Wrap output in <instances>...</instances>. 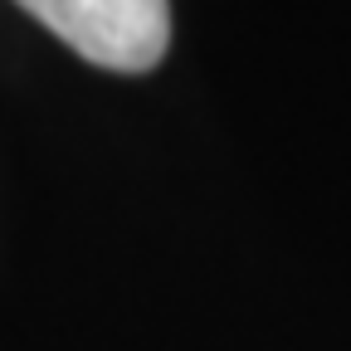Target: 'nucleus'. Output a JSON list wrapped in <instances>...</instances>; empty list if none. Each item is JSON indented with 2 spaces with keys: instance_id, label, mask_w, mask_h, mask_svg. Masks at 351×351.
Wrapping results in <instances>:
<instances>
[{
  "instance_id": "nucleus-1",
  "label": "nucleus",
  "mask_w": 351,
  "mask_h": 351,
  "mask_svg": "<svg viewBox=\"0 0 351 351\" xmlns=\"http://www.w3.org/2000/svg\"><path fill=\"white\" fill-rule=\"evenodd\" d=\"M98 69L147 73L166 59L171 0H15Z\"/></svg>"
}]
</instances>
